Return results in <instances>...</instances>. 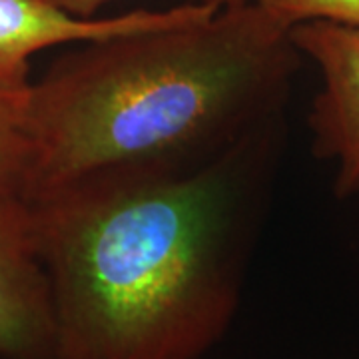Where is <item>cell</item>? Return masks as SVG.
<instances>
[{
  "label": "cell",
  "mask_w": 359,
  "mask_h": 359,
  "mask_svg": "<svg viewBox=\"0 0 359 359\" xmlns=\"http://www.w3.org/2000/svg\"><path fill=\"white\" fill-rule=\"evenodd\" d=\"M283 118L202 166L28 200L58 359H200L230 330Z\"/></svg>",
  "instance_id": "6da1fadb"
},
{
  "label": "cell",
  "mask_w": 359,
  "mask_h": 359,
  "mask_svg": "<svg viewBox=\"0 0 359 359\" xmlns=\"http://www.w3.org/2000/svg\"><path fill=\"white\" fill-rule=\"evenodd\" d=\"M299 58L256 0L72 44L26 92V200L202 166L282 120Z\"/></svg>",
  "instance_id": "7a4b0ae2"
},
{
  "label": "cell",
  "mask_w": 359,
  "mask_h": 359,
  "mask_svg": "<svg viewBox=\"0 0 359 359\" xmlns=\"http://www.w3.org/2000/svg\"><path fill=\"white\" fill-rule=\"evenodd\" d=\"M290 36L320 70L309 112L313 150L337 164L335 194L346 198L359 190V26L308 20L292 26Z\"/></svg>",
  "instance_id": "3957f363"
},
{
  "label": "cell",
  "mask_w": 359,
  "mask_h": 359,
  "mask_svg": "<svg viewBox=\"0 0 359 359\" xmlns=\"http://www.w3.org/2000/svg\"><path fill=\"white\" fill-rule=\"evenodd\" d=\"M218 8L214 4L194 2L170 11L76 18L44 0H0V92L20 94L30 88V65L42 50L182 25Z\"/></svg>",
  "instance_id": "277c9868"
},
{
  "label": "cell",
  "mask_w": 359,
  "mask_h": 359,
  "mask_svg": "<svg viewBox=\"0 0 359 359\" xmlns=\"http://www.w3.org/2000/svg\"><path fill=\"white\" fill-rule=\"evenodd\" d=\"M0 359H58L50 285L25 198L0 202Z\"/></svg>",
  "instance_id": "5b68a950"
},
{
  "label": "cell",
  "mask_w": 359,
  "mask_h": 359,
  "mask_svg": "<svg viewBox=\"0 0 359 359\" xmlns=\"http://www.w3.org/2000/svg\"><path fill=\"white\" fill-rule=\"evenodd\" d=\"M26 92H0V202L26 200L30 172Z\"/></svg>",
  "instance_id": "8992f818"
},
{
  "label": "cell",
  "mask_w": 359,
  "mask_h": 359,
  "mask_svg": "<svg viewBox=\"0 0 359 359\" xmlns=\"http://www.w3.org/2000/svg\"><path fill=\"white\" fill-rule=\"evenodd\" d=\"M257 4L285 26L330 20L359 26V0H256Z\"/></svg>",
  "instance_id": "52a82bcc"
},
{
  "label": "cell",
  "mask_w": 359,
  "mask_h": 359,
  "mask_svg": "<svg viewBox=\"0 0 359 359\" xmlns=\"http://www.w3.org/2000/svg\"><path fill=\"white\" fill-rule=\"evenodd\" d=\"M52 6L65 11V13L72 14L76 18H94V14L102 8L104 4L112 2V0H44ZM202 4H214V6H231V4H240V2H248V0H196Z\"/></svg>",
  "instance_id": "ba28073f"
}]
</instances>
